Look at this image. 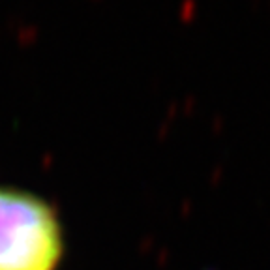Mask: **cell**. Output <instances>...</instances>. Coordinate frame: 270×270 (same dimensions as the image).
Wrapping results in <instances>:
<instances>
[{
    "label": "cell",
    "instance_id": "obj_1",
    "mask_svg": "<svg viewBox=\"0 0 270 270\" xmlns=\"http://www.w3.org/2000/svg\"><path fill=\"white\" fill-rule=\"evenodd\" d=\"M62 234L42 199L0 188V270H56Z\"/></svg>",
    "mask_w": 270,
    "mask_h": 270
}]
</instances>
